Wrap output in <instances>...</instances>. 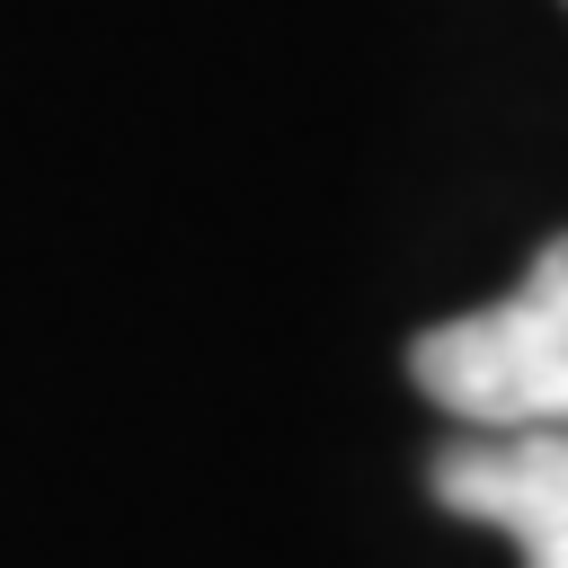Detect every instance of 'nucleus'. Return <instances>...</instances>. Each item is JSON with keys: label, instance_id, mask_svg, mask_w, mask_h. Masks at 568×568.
I'll list each match as a JSON object with an SVG mask.
<instances>
[{"label": "nucleus", "instance_id": "obj_1", "mask_svg": "<svg viewBox=\"0 0 568 568\" xmlns=\"http://www.w3.org/2000/svg\"><path fill=\"white\" fill-rule=\"evenodd\" d=\"M408 373L470 435H541V426H568V231L541 240L532 275L506 302L426 328L408 346Z\"/></svg>", "mask_w": 568, "mask_h": 568}, {"label": "nucleus", "instance_id": "obj_2", "mask_svg": "<svg viewBox=\"0 0 568 568\" xmlns=\"http://www.w3.org/2000/svg\"><path fill=\"white\" fill-rule=\"evenodd\" d=\"M435 497L470 524H497L524 568H568V426L462 435L453 453H435Z\"/></svg>", "mask_w": 568, "mask_h": 568}]
</instances>
